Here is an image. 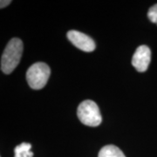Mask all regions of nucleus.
Instances as JSON below:
<instances>
[{
    "mask_svg": "<svg viewBox=\"0 0 157 157\" xmlns=\"http://www.w3.org/2000/svg\"><path fill=\"white\" fill-rule=\"evenodd\" d=\"M23 42L18 38L11 39L6 46L1 58V70L6 74H10L17 67L23 53Z\"/></svg>",
    "mask_w": 157,
    "mask_h": 157,
    "instance_id": "1",
    "label": "nucleus"
},
{
    "mask_svg": "<svg viewBox=\"0 0 157 157\" xmlns=\"http://www.w3.org/2000/svg\"><path fill=\"white\" fill-rule=\"evenodd\" d=\"M77 115L80 122L89 127H97L102 121L98 105L94 101L90 100L82 101L78 105Z\"/></svg>",
    "mask_w": 157,
    "mask_h": 157,
    "instance_id": "2",
    "label": "nucleus"
},
{
    "mask_svg": "<svg viewBox=\"0 0 157 157\" xmlns=\"http://www.w3.org/2000/svg\"><path fill=\"white\" fill-rule=\"evenodd\" d=\"M50 67L45 63L39 62L31 66L26 72V80L31 88L42 89L50 77Z\"/></svg>",
    "mask_w": 157,
    "mask_h": 157,
    "instance_id": "3",
    "label": "nucleus"
},
{
    "mask_svg": "<svg viewBox=\"0 0 157 157\" xmlns=\"http://www.w3.org/2000/svg\"><path fill=\"white\" fill-rule=\"evenodd\" d=\"M67 38L73 43V45H75L81 51H84L86 52H91L95 50V42L86 34L82 33L78 31L71 30L67 33Z\"/></svg>",
    "mask_w": 157,
    "mask_h": 157,
    "instance_id": "4",
    "label": "nucleus"
},
{
    "mask_svg": "<svg viewBox=\"0 0 157 157\" xmlns=\"http://www.w3.org/2000/svg\"><path fill=\"white\" fill-rule=\"evenodd\" d=\"M151 61V51L148 46L145 45H140L135 50L132 58L133 67L140 73L146 72Z\"/></svg>",
    "mask_w": 157,
    "mask_h": 157,
    "instance_id": "5",
    "label": "nucleus"
},
{
    "mask_svg": "<svg viewBox=\"0 0 157 157\" xmlns=\"http://www.w3.org/2000/svg\"><path fill=\"white\" fill-rule=\"evenodd\" d=\"M98 157H126L123 152L114 145L103 147L99 153Z\"/></svg>",
    "mask_w": 157,
    "mask_h": 157,
    "instance_id": "6",
    "label": "nucleus"
},
{
    "mask_svg": "<svg viewBox=\"0 0 157 157\" xmlns=\"http://www.w3.org/2000/svg\"><path fill=\"white\" fill-rule=\"evenodd\" d=\"M32 145L27 142H23L15 147V157H33V153L31 151Z\"/></svg>",
    "mask_w": 157,
    "mask_h": 157,
    "instance_id": "7",
    "label": "nucleus"
},
{
    "mask_svg": "<svg viewBox=\"0 0 157 157\" xmlns=\"http://www.w3.org/2000/svg\"><path fill=\"white\" fill-rule=\"evenodd\" d=\"M147 17L149 18V20L151 22L155 23L157 25V4L153 6L148 10V12H147Z\"/></svg>",
    "mask_w": 157,
    "mask_h": 157,
    "instance_id": "8",
    "label": "nucleus"
},
{
    "mask_svg": "<svg viewBox=\"0 0 157 157\" xmlns=\"http://www.w3.org/2000/svg\"><path fill=\"white\" fill-rule=\"evenodd\" d=\"M11 1H10V0H7V1H4V0H2L1 2H0V7L1 8H4V7H6V6H7L9 4H11Z\"/></svg>",
    "mask_w": 157,
    "mask_h": 157,
    "instance_id": "9",
    "label": "nucleus"
}]
</instances>
